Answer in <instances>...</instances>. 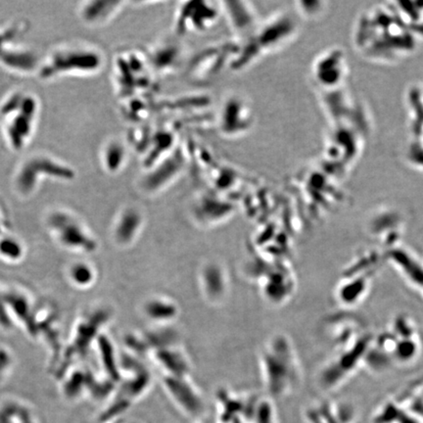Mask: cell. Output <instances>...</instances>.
Here are the masks:
<instances>
[{"label":"cell","mask_w":423,"mask_h":423,"mask_svg":"<svg viewBox=\"0 0 423 423\" xmlns=\"http://www.w3.org/2000/svg\"><path fill=\"white\" fill-rule=\"evenodd\" d=\"M105 65V54L97 46L85 42H64L42 56L37 77L44 81L67 77H91L99 74Z\"/></svg>","instance_id":"obj_1"},{"label":"cell","mask_w":423,"mask_h":423,"mask_svg":"<svg viewBox=\"0 0 423 423\" xmlns=\"http://www.w3.org/2000/svg\"><path fill=\"white\" fill-rule=\"evenodd\" d=\"M38 97L26 90H14L0 103L3 142L14 152L23 151L32 141L40 116Z\"/></svg>","instance_id":"obj_2"},{"label":"cell","mask_w":423,"mask_h":423,"mask_svg":"<svg viewBox=\"0 0 423 423\" xmlns=\"http://www.w3.org/2000/svg\"><path fill=\"white\" fill-rule=\"evenodd\" d=\"M76 178L72 166L46 152L26 156L15 168L11 184L15 194L23 199L35 195L43 182H71Z\"/></svg>","instance_id":"obj_3"},{"label":"cell","mask_w":423,"mask_h":423,"mask_svg":"<svg viewBox=\"0 0 423 423\" xmlns=\"http://www.w3.org/2000/svg\"><path fill=\"white\" fill-rule=\"evenodd\" d=\"M30 23L23 18L0 25V67L21 76H37L42 56L28 41Z\"/></svg>","instance_id":"obj_4"},{"label":"cell","mask_w":423,"mask_h":423,"mask_svg":"<svg viewBox=\"0 0 423 423\" xmlns=\"http://www.w3.org/2000/svg\"><path fill=\"white\" fill-rule=\"evenodd\" d=\"M46 226L62 246L83 253L95 249L96 240L86 224L69 210L54 209L51 211L46 218Z\"/></svg>","instance_id":"obj_5"},{"label":"cell","mask_w":423,"mask_h":423,"mask_svg":"<svg viewBox=\"0 0 423 423\" xmlns=\"http://www.w3.org/2000/svg\"><path fill=\"white\" fill-rule=\"evenodd\" d=\"M220 3L211 1H187L180 4L176 13L175 30L179 36L203 33L219 19Z\"/></svg>","instance_id":"obj_6"},{"label":"cell","mask_w":423,"mask_h":423,"mask_svg":"<svg viewBox=\"0 0 423 423\" xmlns=\"http://www.w3.org/2000/svg\"><path fill=\"white\" fill-rule=\"evenodd\" d=\"M186 158L181 149L176 148L169 155L147 168L138 182V189L146 195L162 192L177 180L185 167Z\"/></svg>","instance_id":"obj_7"},{"label":"cell","mask_w":423,"mask_h":423,"mask_svg":"<svg viewBox=\"0 0 423 423\" xmlns=\"http://www.w3.org/2000/svg\"><path fill=\"white\" fill-rule=\"evenodd\" d=\"M250 105L239 95L227 98L219 114V127L221 132L234 137L248 130L252 123Z\"/></svg>","instance_id":"obj_8"},{"label":"cell","mask_w":423,"mask_h":423,"mask_svg":"<svg viewBox=\"0 0 423 423\" xmlns=\"http://www.w3.org/2000/svg\"><path fill=\"white\" fill-rule=\"evenodd\" d=\"M144 222V215L138 207L124 206L117 213L112 225L111 234L114 243L120 247L131 245L140 235Z\"/></svg>","instance_id":"obj_9"},{"label":"cell","mask_w":423,"mask_h":423,"mask_svg":"<svg viewBox=\"0 0 423 423\" xmlns=\"http://www.w3.org/2000/svg\"><path fill=\"white\" fill-rule=\"evenodd\" d=\"M124 5V1H84L77 7V14L81 22L85 25L92 28H100L116 18Z\"/></svg>","instance_id":"obj_10"},{"label":"cell","mask_w":423,"mask_h":423,"mask_svg":"<svg viewBox=\"0 0 423 423\" xmlns=\"http://www.w3.org/2000/svg\"><path fill=\"white\" fill-rule=\"evenodd\" d=\"M232 209L231 204L224 201L220 196L205 193L200 195L194 203L193 215L201 224H218L229 218Z\"/></svg>","instance_id":"obj_11"},{"label":"cell","mask_w":423,"mask_h":423,"mask_svg":"<svg viewBox=\"0 0 423 423\" xmlns=\"http://www.w3.org/2000/svg\"><path fill=\"white\" fill-rule=\"evenodd\" d=\"M167 390L172 399L182 412L195 417L202 411V401L197 389L191 384L182 380L183 376H169Z\"/></svg>","instance_id":"obj_12"},{"label":"cell","mask_w":423,"mask_h":423,"mask_svg":"<svg viewBox=\"0 0 423 423\" xmlns=\"http://www.w3.org/2000/svg\"><path fill=\"white\" fill-rule=\"evenodd\" d=\"M145 57L152 71L163 74L172 72L182 61V46L173 41H163L156 44Z\"/></svg>","instance_id":"obj_13"},{"label":"cell","mask_w":423,"mask_h":423,"mask_svg":"<svg viewBox=\"0 0 423 423\" xmlns=\"http://www.w3.org/2000/svg\"><path fill=\"white\" fill-rule=\"evenodd\" d=\"M128 151L125 143L118 138H111L103 144L100 151V162L108 174H119L126 166Z\"/></svg>","instance_id":"obj_14"},{"label":"cell","mask_w":423,"mask_h":423,"mask_svg":"<svg viewBox=\"0 0 423 423\" xmlns=\"http://www.w3.org/2000/svg\"><path fill=\"white\" fill-rule=\"evenodd\" d=\"M222 12H225L230 19L231 25L237 32L248 31L252 23V14L248 11V7L240 2H223Z\"/></svg>","instance_id":"obj_15"},{"label":"cell","mask_w":423,"mask_h":423,"mask_svg":"<svg viewBox=\"0 0 423 423\" xmlns=\"http://www.w3.org/2000/svg\"><path fill=\"white\" fill-rule=\"evenodd\" d=\"M69 280L78 288H87L96 280L94 268L84 262H77L70 266L68 270Z\"/></svg>","instance_id":"obj_16"},{"label":"cell","mask_w":423,"mask_h":423,"mask_svg":"<svg viewBox=\"0 0 423 423\" xmlns=\"http://www.w3.org/2000/svg\"><path fill=\"white\" fill-rule=\"evenodd\" d=\"M251 422L253 423H277V420L271 405L268 402H263L259 405Z\"/></svg>","instance_id":"obj_17"},{"label":"cell","mask_w":423,"mask_h":423,"mask_svg":"<svg viewBox=\"0 0 423 423\" xmlns=\"http://www.w3.org/2000/svg\"><path fill=\"white\" fill-rule=\"evenodd\" d=\"M0 141H3V139H2V131H1V126H0Z\"/></svg>","instance_id":"obj_18"},{"label":"cell","mask_w":423,"mask_h":423,"mask_svg":"<svg viewBox=\"0 0 423 423\" xmlns=\"http://www.w3.org/2000/svg\"><path fill=\"white\" fill-rule=\"evenodd\" d=\"M132 423V422H125V423H121V422H119V423Z\"/></svg>","instance_id":"obj_19"},{"label":"cell","mask_w":423,"mask_h":423,"mask_svg":"<svg viewBox=\"0 0 423 423\" xmlns=\"http://www.w3.org/2000/svg\"><path fill=\"white\" fill-rule=\"evenodd\" d=\"M422 419H423V417H422Z\"/></svg>","instance_id":"obj_20"}]
</instances>
